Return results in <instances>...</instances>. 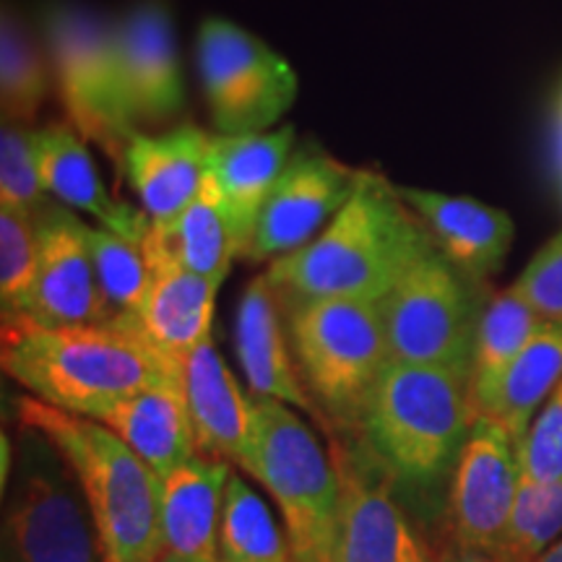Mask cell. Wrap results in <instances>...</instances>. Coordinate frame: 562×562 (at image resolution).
Listing matches in <instances>:
<instances>
[{"instance_id":"cell-31","label":"cell","mask_w":562,"mask_h":562,"mask_svg":"<svg viewBox=\"0 0 562 562\" xmlns=\"http://www.w3.org/2000/svg\"><path fill=\"white\" fill-rule=\"evenodd\" d=\"M87 235L97 279L112 311L138 318L151 279L144 248L104 227H89Z\"/></svg>"},{"instance_id":"cell-24","label":"cell","mask_w":562,"mask_h":562,"mask_svg":"<svg viewBox=\"0 0 562 562\" xmlns=\"http://www.w3.org/2000/svg\"><path fill=\"white\" fill-rule=\"evenodd\" d=\"M94 419L110 427L157 476L170 474L199 451L182 375L131 393Z\"/></svg>"},{"instance_id":"cell-11","label":"cell","mask_w":562,"mask_h":562,"mask_svg":"<svg viewBox=\"0 0 562 562\" xmlns=\"http://www.w3.org/2000/svg\"><path fill=\"white\" fill-rule=\"evenodd\" d=\"M357 172L315 140L294 146L243 258L277 261L313 243L351 199Z\"/></svg>"},{"instance_id":"cell-22","label":"cell","mask_w":562,"mask_h":562,"mask_svg":"<svg viewBox=\"0 0 562 562\" xmlns=\"http://www.w3.org/2000/svg\"><path fill=\"white\" fill-rule=\"evenodd\" d=\"M229 461L195 453L159 476V521L167 552L201 562H220V526Z\"/></svg>"},{"instance_id":"cell-38","label":"cell","mask_w":562,"mask_h":562,"mask_svg":"<svg viewBox=\"0 0 562 562\" xmlns=\"http://www.w3.org/2000/svg\"><path fill=\"white\" fill-rule=\"evenodd\" d=\"M537 562H562V537Z\"/></svg>"},{"instance_id":"cell-30","label":"cell","mask_w":562,"mask_h":562,"mask_svg":"<svg viewBox=\"0 0 562 562\" xmlns=\"http://www.w3.org/2000/svg\"><path fill=\"white\" fill-rule=\"evenodd\" d=\"M562 537V480H521L516 505L490 562H537Z\"/></svg>"},{"instance_id":"cell-20","label":"cell","mask_w":562,"mask_h":562,"mask_svg":"<svg viewBox=\"0 0 562 562\" xmlns=\"http://www.w3.org/2000/svg\"><path fill=\"white\" fill-rule=\"evenodd\" d=\"M83 140L87 138L70 123L34 128V154L42 186L63 206L81 211L100 227L140 245L151 229L149 214L112 199Z\"/></svg>"},{"instance_id":"cell-18","label":"cell","mask_w":562,"mask_h":562,"mask_svg":"<svg viewBox=\"0 0 562 562\" xmlns=\"http://www.w3.org/2000/svg\"><path fill=\"white\" fill-rule=\"evenodd\" d=\"M398 193L430 232L435 248L474 284L503 269L516 240L510 214L472 195H448L409 186H398Z\"/></svg>"},{"instance_id":"cell-37","label":"cell","mask_w":562,"mask_h":562,"mask_svg":"<svg viewBox=\"0 0 562 562\" xmlns=\"http://www.w3.org/2000/svg\"><path fill=\"white\" fill-rule=\"evenodd\" d=\"M446 562H490V558H487V554L459 550V547H456V552L451 554V558H446Z\"/></svg>"},{"instance_id":"cell-29","label":"cell","mask_w":562,"mask_h":562,"mask_svg":"<svg viewBox=\"0 0 562 562\" xmlns=\"http://www.w3.org/2000/svg\"><path fill=\"white\" fill-rule=\"evenodd\" d=\"M220 562H294L290 539L269 503L235 472L224 492Z\"/></svg>"},{"instance_id":"cell-40","label":"cell","mask_w":562,"mask_h":562,"mask_svg":"<svg viewBox=\"0 0 562 562\" xmlns=\"http://www.w3.org/2000/svg\"><path fill=\"white\" fill-rule=\"evenodd\" d=\"M427 562H446V560H435V558H427Z\"/></svg>"},{"instance_id":"cell-28","label":"cell","mask_w":562,"mask_h":562,"mask_svg":"<svg viewBox=\"0 0 562 562\" xmlns=\"http://www.w3.org/2000/svg\"><path fill=\"white\" fill-rule=\"evenodd\" d=\"M165 232L180 261L199 277L214 281L216 286H222V281L227 279L232 261L243 256L229 211L209 172L191 206L182 211L180 220Z\"/></svg>"},{"instance_id":"cell-25","label":"cell","mask_w":562,"mask_h":562,"mask_svg":"<svg viewBox=\"0 0 562 562\" xmlns=\"http://www.w3.org/2000/svg\"><path fill=\"white\" fill-rule=\"evenodd\" d=\"M562 383V323L544 321L521 355L505 370L490 409L476 417H492L521 446L533 417Z\"/></svg>"},{"instance_id":"cell-16","label":"cell","mask_w":562,"mask_h":562,"mask_svg":"<svg viewBox=\"0 0 562 562\" xmlns=\"http://www.w3.org/2000/svg\"><path fill=\"white\" fill-rule=\"evenodd\" d=\"M209 149L211 133L191 123L161 133L133 131L125 140L123 172L154 227H172L191 206L206 178Z\"/></svg>"},{"instance_id":"cell-6","label":"cell","mask_w":562,"mask_h":562,"mask_svg":"<svg viewBox=\"0 0 562 562\" xmlns=\"http://www.w3.org/2000/svg\"><path fill=\"white\" fill-rule=\"evenodd\" d=\"M290 344L307 389L339 425H362L364 409L391 362L383 315L372 300L292 302Z\"/></svg>"},{"instance_id":"cell-19","label":"cell","mask_w":562,"mask_h":562,"mask_svg":"<svg viewBox=\"0 0 562 562\" xmlns=\"http://www.w3.org/2000/svg\"><path fill=\"white\" fill-rule=\"evenodd\" d=\"M182 391L195 435V448L209 459L237 463L248 474L256 414L211 336L182 362Z\"/></svg>"},{"instance_id":"cell-1","label":"cell","mask_w":562,"mask_h":562,"mask_svg":"<svg viewBox=\"0 0 562 562\" xmlns=\"http://www.w3.org/2000/svg\"><path fill=\"white\" fill-rule=\"evenodd\" d=\"M0 362L40 402L94 419L140 389L182 375L133 315L83 326H45L30 315L3 318Z\"/></svg>"},{"instance_id":"cell-8","label":"cell","mask_w":562,"mask_h":562,"mask_svg":"<svg viewBox=\"0 0 562 562\" xmlns=\"http://www.w3.org/2000/svg\"><path fill=\"white\" fill-rule=\"evenodd\" d=\"M42 40L68 123L121 157L133 125L125 108L117 21L79 3H50L42 13Z\"/></svg>"},{"instance_id":"cell-32","label":"cell","mask_w":562,"mask_h":562,"mask_svg":"<svg viewBox=\"0 0 562 562\" xmlns=\"http://www.w3.org/2000/svg\"><path fill=\"white\" fill-rule=\"evenodd\" d=\"M37 214L0 206V302L3 318L24 315L37 279Z\"/></svg>"},{"instance_id":"cell-12","label":"cell","mask_w":562,"mask_h":562,"mask_svg":"<svg viewBox=\"0 0 562 562\" xmlns=\"http://www.w3.org/2000/svg\"><path fill=\"white\" fill-rule=\"evenodd\" d=\"M521 446L492 417H476L451 476V529L459 550L490 554L521 490Z\"/></svg>"},{"instance_id":"cell-5","label":"cell","mask_w":562,"mask_h":562,"mask_svg":"<svg viewBox=\"0 0 562 562\" xmlns=\"http://www.w3.org/2000/svg\"><path fill=\"white\" fill-rule=\"evenodd\" d=\"M256 432L248 476L281 510L294 562H331L341 510V476L321 440L290 406L252 396Z\"/></svg>"},{"instance_id":"cell-9","label":"cell","mask_w":562,"mask_h":562,"mask_svg":"<svg viewBox=\"0 0 562 562\" xmlns=\"http://www.w3.org/2000/svg\"><path fill=\"white\" fill-rule=\"evenodd\" d=\"M474 281L435 248L378 300L391 360L435 364L472 378L482 311Z\"/></svg>"},{"instance_id":"cell-3","label":"cell","mask_w":562,"mask_h":562,"mask_svg":"<svg viewBox=\"0 0 562 562\" xmlns=\"http://www.w3.org/2000/svg\"><path fill=\"white\" fill-rule=\"evenodd\" d=\"M21 427L45 435L66 459L108 562H154L165 550L159 476L102 422L34 396L16 402Z\"/></svg>"},{"instance_id":"cell-17","label":"cell","mask_w":562,"mask_h":562,"mask_svg":"<svg viewBox=\"0 0 562 562\" xmlns=\"http://www.w3.org/2000/svg\"><path fill=\"white\" fill-rule=\"evenodd\" d=\"M140 248L151 273L149 292L138 315L140 328L161 355L182 364L211 336L220 286L188 269L175 252L167 232L154 224Z\"/></svg>"},{"instance_id":"cell-27","label":"cell","mask_w":562,"mask_h":562,"mask_svg":"<svg viewBox=\"0 0 562 562\" xmlns=\"http://www.w3.org/2000/svg\"><path fill=\"white\" fill-rule=\"evenodd\" d=\"M55 87L47 50L13 5L0 16V110L3 121L32 125Z\"/></svg>"},{"instance_id":"cell-2","label":"cell","mask_w":562,"mask_h":562,"mask_svg":"<svg viewBox=\"0 0 562 562\" xmlns=\"http://www.w3.org/2000/svg\"><path fill=\"white\" fill-rule=\"evenodd\" d=\"M435 250L425 224L381 172L360 170L351 199L328 227L292 256L271 261L266 277L290 302L372 300Z\"/></svg>"},{"instance_id":"cell-15","label":"cell","mask_w":562,"mask_h":562,"mask_svg":"<svg viewBox=\"0 0 562 562\" xmlns=\"http://www.w3.org/2000/svg\"><path fill=\"white\" fill-rule=\"evenodd\" d=\"M125 108L133 131L172 123L186 110V79L172 19L161 0H140L117 19Z\"/></svg>"},{"instance_id":"cell-35","label":"cell","mask_w":562,"mask_h":562,"mask_svg":"<svg viewBox=\"0 0 562 562\" xmlns=\"http://www.w3.org/2000/svg\"><path fill=\"white\" fill-rule=\"evenodd\" d=\"M513 286L544 321L562 323V229L533 252Z\"/></svg>"},{"instance_id":"cell-26","label":"cell","mask_w":562,"mask_h":562,"mask_svg":"<svg viewBox=\"0 0 562 562\" xmlns=\"http://www.w3.org/2000/svg\"><path fill=\"white\" fill-rule=\"evenodd\" d=\"M542 326L544 318L516 286L495 294L484 305L472 360V402L476 414L490 409L505 370Z\"/></svg>"},{"instance_id":"cell-39","label":"cell","mask_w":562,"mask_h":562,"mask_svg":"<svg viewBox=\"0 0 562 562\" xmlns=\"http://www.w3.org/2000/svg\"><path fill=\"white\" fill-rule=\"evenodd\" d=\"M154 562H201V560H191V558H182V554H175V552L161 550V552L157 554V560H154Z\"/></svg>"},{"instance_id":"cell-33","label":"cell","mask_w":562,"mask_h":562,"mask_svg":"<svg viewBox=\"0 0 562 562\" xmlns=\"http://www.w3.org/2000/svg\"><path fill=\"white\" fill-rule=\"evenodd\" d=\"M47 203V191L34 154V128L3 121L0 125V206L37 211Z\"/></svg>"},{"instance_id":"cell-14","label":"cell","mask_w":562,"mask_h":562,"mask_svg":"<svg viewBox=\"0 0 562 562\" xmlns=\"http://www.w3.org/2000/svg\"><path fill=\"white\" fill-rule=\"evenodd\" d=\"M341 476V510L331 562H427L396 497L393 476L375 459L368 467L336 448Z\"/></svg>"},{"instance_id":"cell-23","label":"cell","mask_w":562,"mask_h":562,"mask_svg":"<svg viewBox=\"0 0 562 562\" xmlns=\"http://www.w3.org/2000/svg\"><path fill=\"white\" fill-rule=\"evenodd\" d=\"M286 336L290 334H284L279 318L277 290L266 273L256 277L245 286L235 323V347L248 385L256 396L277 398L281 404L323 419V409L302 389Z\"/></svg>"},{"instance_id":"cell-13","label":"cell","mask_w":562,"mask_h":562,"mask_svg":"<svg viewBox=\"0 0 562 562\" xmlns=\"http://www.w3.org/2000/svg\"><path fill=\"white\" fill-rule=\"evenodd\" d=\"M89 224L74 209L50 203L37 211L40 263L26 313L45 326H83L115 318L89 250Z\"/></svg>"},{"instance_id":"cell-4","label":"cell","mask_w":562,"mask_h":562,"mask_svg":"<svg viewBox=\"0 0 562 562\" xmlns=\"http://www.w3.org/2000/svg\"><path fill=\"white\" fill-rule=\"evenodd\" d=\"M474 419L467 372L391 360L360 427L393 482L432 490L453 472Z\"/></svg>"},{"instance_id":"cell-21","label":"cell","mask_w":562,"mask_h":562,"mask_svg":"<svg viewBox=\"0 0 562 562\" xmlns=\"http://www.w3.org/2000/svg\"><path fill=\"white\" fill-rule=\"evenodd\" d=\"M294 138H297L294 125H279L273 131L245 133V136H222V133L211 136L206 172L220 188L243 256L252 240L261 209L297 146Z\"/></svg>"},{"instance_id":"cell-34","label":"cell","mask_w":562,"mask_h":562,"mask_svg":"<svg viewBox=\"0 0 562 562\" xmlns=\"http://www.w3.org/2000/svg\"><path fill=\"white\" fill-rule=\"evenodd\" d=\"M521 469L529 482L562 480V383L533 417L521 442Z\"/></svg>"},{"instance_id":"cell-7","label":"cell","mask_w":562,"mask_h":562,"mask_svg":"<svg viewBox=\"0 0 562 562\" xmlns=\"http://www.w3.org/2000/svg\"><path fill=\"white\" fill-rule=\"evenodd\" d=\"M21 430L5 482L3 562H108L66 459L45 435Z\"/></svg>"},{"instance_id":"cell-36","label":"cell","mask_w":562,"mask_h":562,"mask_svg":"<svg viewBox=\"0 0 562 562\" xmlns=\"http://www.w3.org/2000/svg\"><path fill=\"white\" fill-rule=\"evenodd\" d=\"M552 157H554V175H558L560 201H562V79L558 81L552 94Z\"/></svg>"},{"instance_id":"cell-10","label":"cell","mask_w":562,"mask_h":562,"mask_svg":"<svg viewBox=\"0 0 562 562\" xmlns=\"http://www.w3.org/2000/svg\"><path fill=\"white\" fill-rule=\"evenodd\" d=\"M195 60L211 125L222 136L271 131L297 100V74L284 55L227 19L203 21Z\"/></svg>"}]
</instances>
